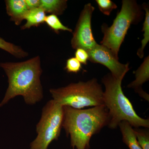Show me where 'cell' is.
Wrapping results in <instances>:
<instances>
[{
	"label": "cell",
	"instance_id": "cell-1",
	"mask_svg": "<svg viewBox=\"0 0 149 149\" xmlns=\"http://www.w3.org/2000/svg\"><path fill=\"white\" fill-rule=\"evenodd\" d=\"M8 77L9 85L0 107L17 96L27 104L34 105L43 99L40 76L42 70L39 56L21 62L0 63Z\"/></svg>",
	"mask_w": 149,
	"mask_h": 149
},
{
	"label": "cell",
	"instance_id": "cell-2",
	"mask_svg": "<svg viewBox=\"0 0 149 149\" xmlns=\"http://www.w3.org/2000/svg\"><path fill=\"white\" fill-rule=\"evenodd\" d=\"M62 128L70 137L73 149H89L92 136L109 123L108 110L104 105L86 109L63 107Z\"/></svg>",
	"mask_w": 149,
	"mask_h": 149
},
{
	"label": "cell",
	"instance_id": "cell-3",
	"mask_svg": "<svg viewBox=\"0 0 149 149\" xmlns=\"http://www.w3.org/2000/svg\"><path fill=\"white\" fill-rule=\"evenodd\" d=\"M123 79H116L111 73L106 74L102 79L105 88L104 104L108 110L110 117L108 127L116 129L120 122L125 121L135 128H148L149 119L140 117L137 114L131 102L123 93L121 87Z\"/></svg>",
	"mask_w": 149,
	"mask_h": 149
},
{
	"label": "cell",
	"instance_id": "cell-4",
	"mask_svg": "<svg viewBox=\"0 0 149 149\" xmlns=\"http://www.w3.org/2000/svg\"><path fill=\"white\" fill-rule=\"evenodd\" d=\"M50 93L53 100L63 107L81 109L104 105L102 85L95 78L87 82L80 81L66 87L51 89Z\"/></svg>",
	"mask_w": 149,
	"mask_h": 149
},
{
	"label": "cell",
	"instance_id": "cell-5",
	"mask_svg": "<svg viewBox=\"0 0 149 149\" xmlns=\"http://www.w3.org/2000/svg\"><path fill=\"white\" fill-rule=\"evenodd\" d=\"M143 13L136 1L123 0L122 7L110 27L105 23L101 27L104 36L101 41L102 45L111 51L118 59V54L120 46L130 25L141 21Z\"/></svg>",
	"mask_w": 149,
	"mask_h": 149
},
{
	"label": "cell",
	"instance_id": "cell-6",
	"mask_svg": "<svg viewBox=\"0 0 149 149\" xmlns=\"http://www.w3.org/2000/svg\"><path fill=\"white\" fill-rule=\"evenodd\" d=\"M63 120V107L53 100L48 102L36 126L37 137L30 144V149H48L52 141L58 139Z\"/></svg>",
	"mask_w": 149,
	"mask_h": 149
},
{
	"label": "cell",
	"instance_id": "cell-7",
	"mask_svg": "<svg viewBox=\"0 0 149 149\" xmlns=\"http://www.w3.org/2000/svg\"><path fill=\"white\" fill-rule=\"evenodd\" d=\"M95 9L91 3H88L81 11L71 41V46L74 49L81 48L88 52L97 44L93 36L91 25Z\"/></svg>",
	"mask_w": 149,
	"mask_h": 149
},
{
	"label": "cell",
	"instance_id": "cell-8",
	"mask_svg": "<svg viewBox=\"0 0 149 149\" xmlns=\"http://www.w3.org/2000/svg\"><path fill=\"white\" fill-rule=\"evenodd\" d=\"M88 52V60L94 63H100L106 67L115 78H124L129 71V64H123L118 61L111 51L102 45L97 44Z\"/></svg>",
	"mask_w": 149,
	"mask_h": 149
},
{
	"label": "cell",
	"instance_id": "cell-9",
	"mask_svg": "<svg viewBox=\"0 0 149 149\" xmlns=\"http://www.w3.org/2000/svg\"><path fill=\"white\" fill-rule=\"evenodd\" d=\"M134 73L136 79L128 84L127 87L134 89L141 97L149 101V95L142 89L143 84L148 81L149 79V56L145 58L143 62Z\"/></svg>",
	"mask_w": 149,
	"mask_h": 149
},
{
	"label": "cell",
	"instance_id": "cell-10",
	"mask_svg": "<svg viewBox=\"0 0 149 149\" xmlns=\"http://www.w3.org/2000/svg\"><path fill=\"white\" fill-rule=\"evenodd\" d=\"M7 13L10 17L11 21L16 25H19L24 20L29 9L24 0H7L6 1Z\"/></svg>",
	"mask_w": 149,
	"mask_h": 149
},
{
	"label": "cell",
	"instance_id": "cell-11",
	"mask_svg": "<svg viewBox=\"0 0 149 149\" xmlns=\"http://www.w3.org/2000/svg\"><path fill=\"white\" fill-rule=\"evenodd\" d=\"M122 135L123 143L129 149H142L137 141L134 129L127 121L120 122L118 125Z\"/></svg>",
	"mask_w": 149,
	"mask_h": 149
},
{
	"label": "cell",
	"instance_id": "cell-12",
	"mask_svg": "<svg viewBox=\"0 0 149 149\" xmlns=\"http://www.w3.org/2000/svg\"><path fill=\"white\" fill-rule=\"evenodd\" d=\"M46 13L40 7L29 9L25 15L24 19L26 22L21 27L22 29H29L32 27H37L45 22Z\"/></svg>",
	"mask_w": 149,
	"mask_h": 149
},
{
	"label": "cell",
	"instance_id": "cell-13",
	"mask_svg": "<svg viewBox=\"0 0 149 149\" xmlns=\"http://www.w3.org/2000/svg\"><path fill=\"white\" fill-rule=\"evenodd\" d=\"M40 7L45 13L55 15H61L67 8L66 0H40Z\"/></svg>",
	"mask_w": 149,
	"mask_h": 149
},
{
	"label": "cell",
	"instance_id": "cell-14",
	"mask_svg": "<svg viewBox=\"0 0 149 149\" xmlns=\"http://www.w3.org/2000/svg\"><path fill=\"white\" fill-rule=\"evenodd\" d=\"M143 8L146 11L145 21L143 24L142 32H144L143 39L141 41V46L137 51V55L141 58H143L144 49L149 41V8L148 5L143 3Z\"/></svg>",
	"mask_w": 149,
	"mask_h": 149
},
{
	"label": "cell",
	"instance_id": "cell-15",
	"mask_svg": "<svg viewBox=\"0 0 149 149\" xmlns=\"http://www.w3.org/2000/svg\"><path fill=\"white\" fill-rule=\"evenodd\" d=\"M0 49L6 51L17 58L27 56L28 54L19 46L6 42L0 37Z\"/></svg>",
	"mask_w": 149,
	"mask_h": 149
},
{
	"label": "cell",
	"instance_id": "cell-16",
	"mask_svg": "<svg viewBox=\"0 0 149 149\" xmlns=\"http://www.w3.org/2000/svg\"><path fill=\"white\" fill-rule=\"evenodd\" d=\"M45 22L57 34H58L61 30L70 32H72V29L63 25L57 16L55 15L51 14L46 16Z\"/></svg>",
	"mask_w": 149,
	"mask_h": 149
},
{
	"label": "cell",
	"instance_id": "cell-17",
	"mask_svg": "<svg viewBox=\"0 0 149 149\" xmlns=\"http://www.w3.org/2000/svg\"><path fill=\"white\" fill-rule=\"evenodd\" d=\"M136 139L142 149H149V130L148 128H133Z\"/></svg>",
	"mask_w": 149,
	"mask_h": 149
},
{
	"label": "cell",
	"instance_id": "cell-18",
	"mask_svg": "<svg viewBox=\"0 0 149 149\" xmlns=\"http://www.w3.org/2000/svg\"><path fill=\"white\" fill-rule=\"evenodd\" d=\"M100 10L105 15H109L113 10L117 8V6L110 0H96Z\"/></svg>",
	"mask_w": 149,
	"mask_h": 149
},
{
	"label": "cell",
	"instance_id": "cell-19",
	"mask_svg": "<svg viewBox=\"0 0 149 149\" xmlns=\"http://www.w3.org/2000/svg\"><path fill=\"white\" fill-rule=\"evenodd\" d=\"M82 69L81 63L75 57L70 58L67 61L65 69L68 72L77 73Z\"/></svg>",
	"mask_w": 149,
	"mask_h": 149
},
{
	"label": "cell",
	"instance_id": "cell-20",
	"mask_svg": "<svg viewBox=\"0 0 149 149\" xmlns=\"http://www.w3.org/2000/svg\"><path fill=\"white\" fill-rule=\"evenodd\" d=\"M75 58L80 63L87 65V62L89 59V56L87 51L81 48L77 49L75 52Z\"/></svg>",
	"mask_w": 149,
	"mask_h": 149
},
{
	"label": "cell",
	"instance_id": "cell-21",
	"mask_svg": "<svg viewBox=\"0 0 149 149\" xmlns=\"http://www.w3.org/2000/svg\"><path fill=\"white\" fill-rule=\"evenodd\" d=\"M24 1L29 10L40 7V0H24Z\"/></svg>",
	"mask_w": 149,
	"mask_h": 149
}]
</instances>
